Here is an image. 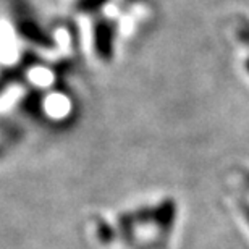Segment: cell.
I'll list each match as a JSON object with an SVG mask.
<instances>
[{
    "mask_svg": "<svg viewBox=\"0 0 249 249\" xmlns=\"http://www.w3.org/2000/svg\"><path fill=\"white\" fill-rule=\"evenodd\" d=\"M115 26L107 18H99L94 24V51L101 60H110L113 55Z\"/></svg>",
    "mask_w": 249,
    "mask_h": 249,
    "instance_id": "6da1fadb",
    "label": "cell"
},
{
    "mask_svg": "<svg viewBox=\"0 0 249 249\" xmlns=\"http://www.w3.org/2000/svg\"><path fill=\"white\" fill-rule=\"evenodd\" d=\"M246 70H248V71H249V58H248V60H246Z\"/></svg>",
    "mask_w": 249,
    "mask_h": 249,
    "instance_id": "52a82bcc",
    "label": "cell"
},
{
    "mask_svg": "<svg viewBox=\"0 0 249 249\" xmlns=\"http://www.w3.org/2000/svg\"><path fill=\"white\" fill-rule=\"evenodd\" d=\"M108 0H78L76 2V10L81 13H94L99 12L102 7H106Z\"/></svg>",
    "mask_w": 249,
    "mask_h": 249,
    "instance_id": "277c9868",
    "label": "cell"
},
{
    "mask_svg": "<svg viewBox=\"0 0 249 249\" xmlns=\"http://www.w3.org/2000/svg\"><path fill=\"white\" fill-rule=\"evenodd\" d=\"M99 235H101V240L102 241H110L112 240V236H113V233H112V230H110V227L108 225H102L99 227Z\"/></svg>",
    "mask_w": 249,
    "mask_h": 249,
    "instance_id": "5b68a950",
    "label": "cell"
},
{
    "mask_svg": "<svg viewBox=\"0 0 249 249\" xmlns=\"http://www.w3.org/2000/svg\"><path fill=\"white\" fill-rule=\"evenodd\" d=\"M21 33L26 36V39H31L33 42H36L37 46H44V47H51L52 41L47 34H44L41 28H37L36 24L31 21H24L21 24Z\"/></svg>",
    "mask_w": 249,
    "mask_h": 249,
    "instance_id": "3957f363",
    "label": "cell"
},
{
    "mask_svg": "<svg viewBox=\"0 0 249 249\" xmlns=\"http://www.w3.org/2000/svg\"><path fill=\"white\" fill-rule=\"evenodd\" d=\"M241 211H243V213H245L246 220L249 222V204H246V202H241Z\"/></svg>",
    "mask_w": 249,
    "mask_h": 249,
    "instance_id": "8992f818",
    "label": "cell"
},
{
    "mask_svg": "<svg viewBox=\"0 0 249 249\" xmlns=\"http://www.w3.org/2000/svg\"><path fill=\"white\" fill-rule=\"evenodd\" d=\"M173 218H175V204H173V201L162 202L156 211H152V220H156V223L162 230H168L172 227Z\"/></svg>",
    "mask_w": 249,
    "mask_h": 249,
    "instance_id": "7a4b0ae2",
    "label": "cell"
}]
</instances>
